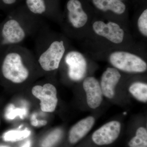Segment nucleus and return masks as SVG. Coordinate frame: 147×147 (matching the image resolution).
I'll list each match as a JSON object with an SVG mask.
<instances>
[{
  "mask_svg": "<svg viewBox=\"0 0 147 147\" xmlns=\"http://www.w3.org/2000/svg\"><path fill=\"white\" fill-rule=\"evenodd\" d=\"M55 36L46 24L35 36L33 53L38 66L44 72L57 70L65 54L64 40Z\"/></svg>",
  "mask_w": 147,
  "mask_h": 147,
  "instance_id": "1",
  "label": "nucleus"
},
{
  "mask_svg": "<svg viewBox=\"0 0 147 147\" xmlns=\"http://www.w3.org/2000/svg\"><path fill=\"white\" fill-rule=\"evenodd\" d=\"M95 121L93 117L89 116L74 125L69 131V142L71 144H76L84 138L94 125Z\"/></svg>",
  "mask_w": 147,
  "mask_h": 147,
  "instance_id": "12",
  "label": "nucleus"
},
{
  "mask_svg": "<svg viewBox=\"0 0 147 147\" xmlns=\"http://www.w3.org/2000/svg\"><path fill=\"white\" fill-rule=\"evenodd\" d=\"M62 134L63 131L61 129H54L43 139L41 143V147H53L59 141Z\"/></svg>",
  "mask_w": 147,
  "mask_h": 147,
  "instance_id": "18",
  "label": "nucleus"
},
{
  "mask_svg": "<svg viewBox=\"0 0 147 147\" xmlns=\"http://www.w3.org/2000/svg\"><path fill=\"white\" fill-rule=\"evenodd\" d=\"M121 75L116 68L108 67L101 77L100 87L105 97L112 98L115 94V89L121 79Z\"/></svg>",
  "mask_w": 147,
  "mask_h": 147,
  "instance_id": "11",
  "label": "nucleus"
},
{
  "mask_svg": "<svg viewBox=\"0 0 147 147\" xmlns=\"http://www.w3.org/2000/svg\"><path fill=\"white\" fill-rule=\"evenodd\" d=\"M2 2L7 5H11L16 3L17 0H1Z\"/></svg>",
  "mask_w": 147,
  "mask_h": 147,
  "instance_id": "22",
  "label": "nucleus"
},
{
  "mask_svg": "<svg viewBox=\"0 0 147 147\" xmlns=\"http://www.w3.org/2000/svg\"><path fill=\"white\" fill-rule=\"evenodd\" d=\"M121 129V124L117 121L109 122L94 132L92 139L95 144L103 146L112 144L118 138Z\"/></svg>",
  "mask_w": 147,
  "mask_h": 147,
  "instance_id": "7",
  "label": "nucleus"
},
{
  "mask_svg": "<svg viewBox=\"0 0 147 147\" xmlns=\"http://www.w3.org/2000/svg\"><path fill=\"white\" fill-rule=\"evenodd\" d=\"M83 88L86 94L88 105L92 109L100 106L102 100V92L98 81L94 77H87L83 82Z\"/></svg>",
  "mask_w": 147,
  "mask_h": 147,
  "instance_id": "10",
  "label": "nucleus"
},
{
  "mask_svg": "<svg viewBox=\"0 0 147 147\" xmlns=\"http://www.w3.org/2000/svg\"><path fill=\"white\" fill-rule=\"evenodd\" d=\"M92 2L100 10H110L117 14H122L126 9L125 5L119 0H92Z\"/></svg>",
  "mask_w": 147,
  "mask_h": 147,
  "instance_id": "13",
  "label": "nucleus"
},
{
  "mask_svg": "<svg viewBox=\"0 0 147 147\" xmlns=\"http://www.w3.org/2000/svg\"><path fill=\"white\" fill-rule=\"evenodd\" d=\"M131 95L137 100L146 102L147 101V85L142 82H135L131 84L129 88Z\"/></svg>",
  "mask_w": 147,
  "mask_h": 147,
  "instance_id": "15",
  "label": "nucleus"
},
{
  "mask_svg": "<svg viewBox=\"0 0 147 147\" xmlns=\"http://www.w3.org/2000/svg\"><path fill=\"white\" fill-rule=\"evenodd\" d=\"M31 147V142L30 140H28L24 142L20 147Z\"/></svg>",
  "mask_w": 147,
  "mask_h": 147,
  "instance_id": "23",
  "label": "nucleus"
},
{
  "mask_svg": "<svg viewBox=\"0 0 147 147\" xmlns=\"http://www.w3.org/2000/svg\"><path fill=\"white\" fill-rule=\"evenodd\" d=\"M129 147H147V131L143 127L138 128L136 136L129 143Z\"/></svg>",
  "mask_w": 147,
  "mask_h": 147,
  "instance_id": "17",
  "label": "nucleus"
},
{
  "mask_svg": "<svg viewBox=\"0 0 147 147\" xmlns=\"http://www.w3.org/2000/svg\"><path fill=\"white\" fill-rule=\"evenodd\" d=\"M0 147H9L7 146H3V145H1V146H0Z\"/></svg>",
  "mask_w": 147,
  "mask_h": 147,
  "instance_id": "24",
  "label": "nucleus"
},
{
  "mask_svg": "<svg viewBox=\"0 0 147 147\" xmlns=\"http://www.w3.org/2000/svg\"><path fill=\"white\" fill-rule=\"evenodd\" d=\"M30 134V131L27 128L23 130H11L4 133L2 138L6 142H18L27 138Z\"/></svg>",
  "mask_w": 147,
  "mask_h": 147,
  "instance_id": "16",
  "label": "nucleus"
},
{
  "mask_svg": "<svg viewBox=\"0 0 147 147\" xmlns=\"http://www.w3.org/2000/svg\"><path fill=\"white\" fill-rule=\"evenodd\" d=\"M27 7L32 14L38 17L45 16L47 18V6L45 0H26Z\"/></svg>",
  "mask_w": 147,
  "mask_h": 147,
  "instance_id": "14",
  "label": "nucleus"
},
{
  "mask_svg": "<svg viewBox=\"0 0 147 147\" xmlns=\"http://www.w3.org/2000/svg\"><path fill=\"white\" fill-rule=\"evenodd\" d=\"M96 34L104 37L111 42L119 44L123 40L124 32L118 24L113 22L105 24L102 21H96L92 26Z\"/></svg>",
  "mask_w": 147,
  "mask_h": 147,
  "instance_id": "8",
  "label": "nucleus"
},
{
  "mask_svg": "<svg viewBox=\"0 0 147 147\" xmlns=\"http://www.w3.org/2000/svg\"><path fill=\"white\" fill-rule=\"evenodd\" d=\"M110 63L116 68L130 73H142L147 70V63L137 55L124 51H117L110 55Z\"/></svg>",
  "mask_w": 147,
  "mask_h": 147,
  "instance_id": "4",
  "label": "nucleus"
},
{
  "mask_svg": "<svg viewBox=\"0 0 147 147\" xmlns=\"http://www.w3.org/2000/svg\"><path fill=\"white\" fill-rule=\"evenodd\" d=\"M6 49L1 66L3 77L13 84L26 82L31 76L30 66L38 64L33 52L22 45Z\"/></svg>",
  "mask_w": 147,
  "mask_h": 147,
  "instance_id": "2",
  "label": "nucleus"
},
{
  "mask_svg": "<svg viewBox=\"0 0 147 147\" xmlns=\"http://www.w3.org/2000/svg\"><path fill=\"white\" fill-rule=\"evenodd\" d=\"M138 26L139 31L145 36H147V9H145L138 21Z\"/></svg>",
  "mask_w": 147,
  "mask_h": 147,
  "instance_id": "20",
  "label": "nucleus"
},
{
  "mask_svg": "<svg viewBox=\"0 0 147 147\" xmlns=\"http://www.w3.org/2000/svg\"><path fill=\"white\" fill-rule=\"evenodd\" d=\"M119 1H122V0H119Z\"/></svg>",
  "mask_w": 147,
  "mask_h": 147,
  "instance_id": "25",
  "label": "nucleus"
},
{
  "mask_svg": "<svg viewBox=\"0 0 147 147\" xmlns=\"http://www.w3.org/2000/svg\"><path fill=\"white\" fill-rule=\"evenodd\" d=\"M65 62L68 67L67 74L69 79L74 82L82 80L86 73L87 62L82 54L71 50L64 57Z\"/></svg>",
  "mask_w": 147,
  "mask_h": 147,
  "instance_id": "6",
  "label": "nucleus"
},
{
  "mask_svg": "<svg viewBox=\"0 0 147 147\" xmlns=\"http://www.w3.org/2000/svg\"><path fill=\"white\" fill-rule=\"evenodd\" d=\"M27 114L26 110L24 108H15L12 104L9 105L5 112V117L8 119H13L16 116L23 119Z\"/></svg>",
  "mask_w": 147,
  "mask_h": 147,
  "instance_id": "19",
  "label": "nucleus"
},
{
  "mask_svg": "<svg viewBox=\"0 0 147 147\" xmlns=\"http://www.w3.org/2000/svg\"><path fill=\"white\" fill-rule=\"evenodd\" d=\"M33 95L40 100V109L43 112L53 113L58 103L57 90L53 84L46 83L43 86L36 85L32 90Z\"/></svg>",
  "mask_w": 147,
  "mask_h": 147,
  "instance_id": "5",
  "label": "nucleus"
},
{
  "mask_svg": "<svg viewBox=\"0 0 147 147\" xmlns=\"http://www.w3.org/2000/svg\"><path fill=\"white\" fill-rule=\"evenodd\" d=\"M67 19L69 25L74 29L84 26L88 21V15L79 0H69L67 3Z\"/></svg>",
  "mask_w": 147,
  "mask_h": 147,
  "instance_id": "9",
  "label": "nucleus"
},
{
  "mask_svg": "<svg viewBox=\"0 0 147 147\" xmlns=\"http://www.w3.org/2000/svg\"><path fill=\"white\" fill-rule=\"evenodd\" d=\"M45 24L42 18L31 13L27 16L10 15L1 29V44L5 47L22 45L29 37L35 36Z\"/></svg>",
  "mask_w": 147,
  "mask_h": 147,
  "instance_id": "3",
  "label": "nucleus"
},
{
  "mask_svg": "<svg viewBox=\"0 0 147 147\" xmlns=\"http://www.w3.org/2000/svg\"><path fill=\"white\" fill-rule=\"evenodd\" d=\"M31 123L33 126L35 127H40L44 126L47 123V121L45 120H38L36 119V115H33L31 119Z\"/></svg>",
  "mask_w": 147,
  "mask_h": 147,
  "instance_id": "21",
  "label": "nucleus"
}]
</instances>
